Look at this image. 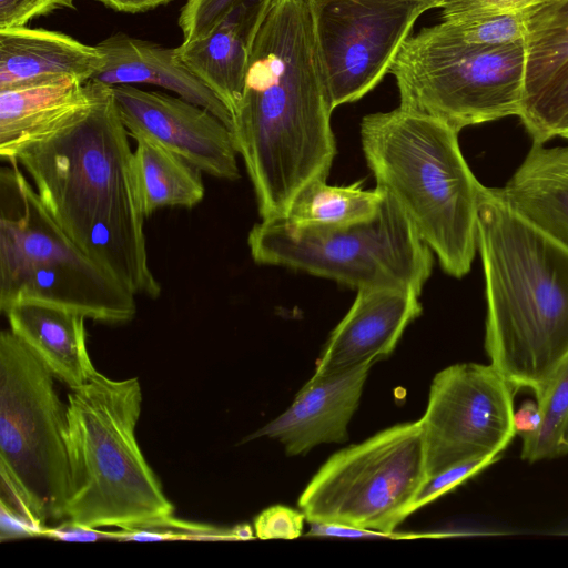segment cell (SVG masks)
<instances>
[{
    "label": "cell",
    "instance_id": "obj_3",
    "mask_svg": "<svg viewBox=\"0 0 568 568\" xmlns=\"http://www.w3.org/2000/svg\"><path fill=\"white\" fill-rule=\"evenodd\" d=\"M477 251L486 297L485 349L515 389L535 396L568 357V247L483 185Z\"/></svg>",
    "mask_w": 568,
    "mask_h": 568
},
{
    "label": "cell",
    "instance_id": "obj_1",
    "mask_svg": "<svg viewBox=\"0 0 568 568\" xmlns=\"http://www.w3.org/2000/svg\"><path fill=\"white\" fill-rule=\"evenodd\" d=\"M333 111L313 0H271L251 39L232 125L261 220L284 217L303 187L327 179Z\"/></svg>",
    "mask_w": 568,
    "mask_h": 568
},
{
    "label": "cell",
    "instance_id": "obj_11",
    "mask_svg": "<svg viewBox=\"0 0 568 568\" xmlns=\"http://www.w3.org/2000/svg\"><path fill=\"white\" fill-rule=\"evenodd\" d=\"M514 393L491 363L455 364L438 372L419 419L427 477L462 462L500 455L516 435Z\"/></svg>",
    "mask_w": 568,
    "mask_h": 568
},
{
    "label": "cell",
    "instance_id": "obj_38",
    "mask_svg": "<svg viewBox=\"0 0 568 568\" xmlns=\"http://www.w3.org/2000/svg\"><path fill=\"white\" fill-rule=\"evenodd\" d=\"M423 1L427 4H429L432 8H443L445 4H447L452 0H417Z\"/></svg>",
    "mask_w": 568,
    "mask_h": 568
},
{
    "label": "cell",
    "instance_id": "obj_34",
    "mask_svg": "<svg viewBox=\"0 0 568 568\" xmlns=\"http://www.w3.org/2000/svg\"><path fill=\"white\" fill-rule=\"evenodd\" d=\"M42 530L0 505V540L41 536Z\"/></svg>",
    "mask_w": 568,
    "mask_h": 568
},
{
    "label": "cell",
    "instance_id": "obj_35",
    "mask_svg": "<svg viewBox=\"0 0 568 568\" xmlns=\"http://www.w3.org/2000/svg\"><path fill=\"white\" fill-rule=\"evenodd\" d=\"M540 425V412L537 402L526 400L514 413L515 434L523 437L537 432Z\"/></svg>",
    "mask_w": 568,
    "mask_h": 568
},
{
    "label": "cell",
    "instance_id": "obj_40",
    "mask_svg": "<svg viewBox=\"0 0 568 568\" xmlns=\"http://www.w3.org/2000/svg\"><path fill=\"white\" fill-rule=\"evenodd\" d=\"M561 136L568 140V130H566V131L561 134Z\"/></svg>",
    "mask_w": 568,
    "mask_h": 568
},
{
    "label": "cell",
    "instance_id": "obj_9",
    "mask_svg": "<svg viewBox=\"0 0 568 568\" xmlns=\"http://www.w3.org/2000/svg\"><path fill=\"white\" fill-rule=\"evenodd\" d=\"M525 39L483 47L409 37L389 72L399 106L433 116L459 133L466 126L519 115Z\"/></svg>",
    "mask_w": 568,
    "mask_h": 568
},
{
    "label": "cell",
    "instance_id": "obj_15",
    "mask_svg": "<svg viewBox=\"0 0 568 568\" xmlns=\"http://www.w3.org/2000/svg\"><path fill=\"white\" fill-rule=\"evenodd\" d=\"M414 290L363 288L331 333L314 376L373 365L388 356L423 311Z\"/></svg>",
    "mask_w": 568,
    "mask_h": 568
},
{
    "label": "cell",
    "instance_id": "obj_27",
    "mask_svg": "<svg viewBox=\"0 0 568 568\" xmlns=\"http://www.w3.org/2000/svg\"><path fill=\"white\" fill-rule=\"evenodd\" d=\"M243 0H186L181 8L179 27L182 43L206 38Z\"/></svg>",
    "mask_w": 568,
    "mask_h": 568
},
{
    "label": "cell",
    "instance_id": "obj_37",
    "mask_svg": "<svg viewBox=\"0 0 568 568\" xmlns=\"http://www.w3.org/2000/svg\"><path fill=\"white\" fill-rule=\"evenodd\" d=\"M236 540H245L253 538V529L251 526L244 524L233 528Z\"/></svg>",
    "mask_w": 568,
    "mask_h": 568
},
{
    "label": "cell",
    "instance_id": "obj_10",
    "mask_svg": "<svg viewBox=\"0 0 568 568\" xmlns=\"http://www.w3.org/2000/svg\"><path fill=\"white\" fill-rule=\"evenodd\" d=\"M427 478L422 424L403 423L332 455L298 498L308 523L395 534Z\"/></svg>",
    "mask_w": 568,
    "mask_h": 568
},
{
    "label": "cell",
    "instance_id": "obj_16",
    "mask_svg": "<svg viewBox=\"0 0 568 568\" xmlns=\"http://www.w3.org/2000/svg\"><path fill=\"white\" fill-rule=\"evenodd\" d=\"M371 364L312 376L292 405L254 436L280 440L286 454L300 455L320 444L344 443L358 407Z\"/></svg>",
    "mask_w": 568,
    "mask_h": 568
},
{
    "label": "cell",
    "instance_id": "obj_22",
    "mask_svg": "<svg viewBox=\"0 0 568 568\" xmlns=\"http://www.w3.org/2000/svg\"><path fill=\"white\" fill-rule=\"evenodd\" d=\"M498 191L518 214L568 247V146L532 142Z\"/></svg>",
    "mask_w": 568,
    "mask_h": 568
},
{
    "label": "cell",
    "instance_id": "obj_5",
    "mask_svg": "<svg viewBox=\"0 0 568 568\" xmlns=\"http://www.w3.org/2000/svg\"><path fill=\"white\" fill-rule=\"evenodd\" d=\"M141 405L136 377L115 381L97 372L68 394L65 519L133 529L173 516L174 506L136 440Z\"/></svg>",
    "mask_w": 568,
    "mask_h": 568
},
{
    "label": "cell",
    "instance_id": "obj_8",
    "mask_svg": "<svg viewBox=\"0 0 568 568\" xmlns=\"http://www.w3.org/2000/svg\"><path fill=\"white\" fill-rule=\"evenodd\" d=\"M53 374L11 331L0 335V476L47 526L65 519L67 404Z\"/></svg>",
    "mask_w": 568,
    "mask_h": 568
},
{
    "label": "cell",
    "instance_id": "obj_23",
    "mask_svg": "<svg viewBox=\"0 0 568 568\" xmlns=\"http://www.w3.org/2000/svg\"><path fill=\"white\" fill-rule=\"evenodd\" d=\"M135 141L133 166L145 217L165 206L193 207L205 194L202 171L159 142Z\"/></svg>",
    "mask_w": 568,
    "mask_h": 568
},
{
    "label": "cell",
    "instance_id": "obj_6",
    "mask_svg": "<svg viewBox=\"0 0 568 568\" xmlns=\"http://www.w3.org/2000/svg\"><path fill=\"white\" fill-rule=\"evenodd\" d=\"M0 174V310L32 301L122 324L135 294L84 254L58 226L16 161Z\"/></svg>",
    "mask_w": 568,
    "mask_h": 568
},
{
    "label": "cell",
    "instance_id": "obj_7",
    "mask_svg": "<svg viewBox=\"0 0 568 568\" xmlns=\"http://www.w3.org/2000/svg\"><path fill=\"white\" fill-rule=\"evenodd\" d=\"M385 192V191H384ZM252 258L363 288L422 293L434 253L385 192L378 213L347 227H294L284 219L261 220L247 236Z\"/></svg>",
    "mask_w": 568,
    "mask_h": 568
},
{
    "label": "cell",
    "instance_id": "obj_14",
    "mask_svg": "<svg viewBox=\"0 0 568 568\" xmlns=\"http://www.w3.org/2000/svg\"><path fill=\"white\" fill-rule=\"evenodd\" d=\"M520 119L532 142L568 130V0L535 10L527 20Z\"/></svg>",
    "mask_w": 568,
    "mask_h": 568
},
{
    "label": "cell",
    "instance_id": "obj_30",
    "mask_svg": "<svg viewBox=\"0 0 568 568\" xmlns=\"http://www.w3.org/2000/svg\"><path fill=\"white\" fill-rule=\"evenodd\" d=\"M305 519L303 511L283 505L271 506L254 519V532L260 539H294L302 535Z\"/></svg>",
    "mask_w": 568,
    "mask_h": 568
},
{
    "label": "cell",
    "instance_id": "obj_26",
    "mask_svg": "<svg viewBox=\"0 0 568 568\" xmlns=\"http://www.w3.org/2000/svg\"><path fill=\"white\" fill-rule=\"evenodd\" d=\"M534 11L442 21L424 28L420 32L430 39L445 42L483 47L505 45L525 39L527 20Z\"/></svg>",
    "mask_w": 568,
    "mask_h": 568
},
{
    "label": "cell",
    "instance_id": "obj_4",
    "mask_svg": "<svg viewBox=\"0 0 568 568\" xmlns=\"http://www.w3.org/2000/svg\"><path fill=\"white\" fill-rule=\"evenodd\" d=\"M359 134L376 186L398 204L442 268L465 276L477 252L483 184L462 153L458 132L398 106L365 115Z\"/></svg>",
    "mask_w": 568,
    "mask_h": 568
},
{
    "label": "cell",
    "instance_id": "obj_12",
    "mask_svg": "<svg viewBox=\"0 0 568 568\" xmlns=\"http://www.w3.org/2000/svg\"><path fill=\"white\" fill-rule=\"evenodd\" d=\"M320 58L333 108L372 91L425 11L417 0H313Z\"/></svg>",
    "mask_w": 568,
    "mask_h": 568
},
{
    "label": "cell",
    "instance_id": "obj_17",
    "mask_svg": "<svg viewBox=\"0 0 568 568\" xmlns=\"http://www.w3.org/2000/svg\"><path fill=\"white\" fill-rule=\"evenodd\" d=\"M91 81L41 78L0 89V156L9 162L24 146L55 132L92 101Z\"/></svg>",
    "mask_w": 568,
    "mask_h": 568
},
{
    "label": "cell",
    "instance_id": "obj_39",
    "mask_svg": "<svg viewBox=\"0 0 568 568\" xmlns=\"http://www.w3.org/2000/svg\"><path fill=\"white\" fill-rule=\"evenodd\" d=\"M565 447H566V450L568 453V430H567V434H566V437H565Z\"/></svg>",
    "mask_w": 568,
    "mask_h": 568
},
{
    "label": "cell",
    "instance_id": "obj_20",
    "mask_svg": "<svg viewBox=\"0 0 568 568\" xmlns=\"http://www.w3.org/2000/svg\"><path fill=\"white\" fill-rule=\"evenodd\" d=\"M3 313L10 331L70 389L81 387L98 372L87 348L84 315L32 301L16 303Z\"/></svg>",
    "mask_w": 568,
    "mask_h": 568
},
{
    "label": "cell",
    "instance_id": "obj_29",
    "mask_svg": "<svg viewBox=\"0 0 568 568\" xmlns=\"http://www.w3.org/2000/svg\"><path fill=\"white\" fill-rule=\"evenodd\" d=\"M560 0H452L442 9V21H457L499 13L532 11Z\"/></svg>",
    "mask_w": 568,
    "mask_h": 568
},
{
    "label": "cell",
    "instance_id": "obj_24",
    "mask_svg": "<svg viewBox=\"0 0 568 568\" xmlns=\"http://www.w3.org/2000/svg\"><path fill=\"white\" fill-rule=\"evenodd\" d=\"M384 197L381 187L365 190L361 181L346 186L313 181L295 196L282 219L294 227H347L375 217Z\"/></svg>",
    "mask_w": 568,
    "mask_h": 568
},
{
    "label": "cell",
    "instance_id": "obj_18",
    "mask_svg": "<svg viewBox=\"0 0 568 568\" xmlns=\"http://www.w3.org/2000/svg\"><path fill=\"white\" fill-rule=\"evenodd\" d=\"M97 45L104 55V64L91 80L111 87L135 83L158 85L211 111L232 130L230 110L181 62L175 48H165L121 32Z\"/></svg>",
    "mask_w": 568,
    "mask_h": 568
},
{
    "label": "cell",
    "instance_id": "obj_25",
    "mask_svg": "<svg viewBox=\"0 0 568 568\" xmlns=\"http://www.w3.org/2000/svg\"><path fill=\"white\" fill-rule=\"evenodd\" d=\"M536 402L540 425L536 433L523 437L521 458L535 463L567 454L568 430V357L545 385Z\"/></svg>",
    "mask_w": 568,
    "mask_h": 568
},
{
    "label": "cell",
    "instance_id": "obj_31",
    "mask_svg": "<svg viewBox=\"0 0 568 568\" xmlns=\"http://www.w3.org/2000/svg\"><path fill=\"white\" fill-rule=\"evenodd\" d=\"M77 0H0V30L27 26L57 10L75 9Z\"/></svg>",
    "mask_w": 568,
    "mask_h": 568
},
{
    "label": "cell",
    "instance_id": "obj_33",
    "mask_svg": "<svg viewBox=\"0 0 568 568\" xmlns=\"http://www.w3.org/2000/svg\"><path fill=\"white\" fill-rule=\"evenodd\" d=\"M308 536H334L347 538L381 537V538H419L426 537L423 534H387L373 529L355 528L344 525L310 523Z\"/></svg>",
    "mask_w": 568,
    "mask_h": 568
},
{
    "label": "cell",
    "instance_id": "obj_36",
    "mask_svg": "<svg viewBox=\"0 0 568 568\" xmlns=\"http://www.w3.org/2000/svg\"><path fill=\"white\" fill-rule=\"evenodd\" d=\"M105 7L125 13H140L165 6L172 0H97Z\"/></svg>",
    "mask_w": 568,
    "mask_h": 568
},
{
    "label": "cell",
    "instance_id": "obj_21",
    "mask_svg": "<svg viewBox=\"0 0 568 568\" xmlns=\"http://www.w3.org/2000/svg\"><path fill=\"white\" fill-rule=\"evenodd\" d=\"M103 64L97 44L65 33L27 26L0 30V89L63 74L88 82Z\"/></svg>",
    "mask_w": 568,
    "mask_h": 568
},
{
    "label": "cell",
    "instance_id": "obj_32",
    "mask_svg": "<svg viewBox=\"0 0 568 568\" xmlns=\"http://www.w3.org/2000/svg\"><path fill=\"white\" fill-rule=\"evenodd\" d=\"M41 536L63 541H95L98 539H116L115 531H100L98 528L85 527L70 519L55 527H45Z\"/></svg>",
    "mask_w": 568,
    "mask_h": 568
},
{
    "label": "cell",
    "instance_id": "obj_19",
    "mask_svg": "<svg viewBox=\"0 0 568 568\" xmlns=\"http://www.w3.org/2000/svg\"><path fill=\"white\" fill-rule=\"evenodd\" d=\"M271 0H243L206 37L175 48L181 62L211 89L230 112L242 98L250 43Z\"/></svg>",
    "mask_w": 568,
    "mask_h": 568
},
{
    "label": "cell",
    "instance_id": "obj_2",
    "mask_svg": "<svg viewBox=\"0 0 568 568\" xmlns=\"http://www.w3.org/2000/svg\"><path fill=\"white\" fill-rule=\"evenodd\" d=\"M90 81L89 106L11 161L23 168L47 212L84 254L135 295L155 298L161 284L149 262L130 135L113 87Z\"/></svg>",
    "mask_w": 568,
    "mask_h": 568
},
{
    "label": "cell",
    "instance_id": "obj_28",
    "mask_svg": "<svg viewBox=\"0 0 568 568\" xmlns=\"http://www.w3.org/2000/svg\"><path fill=\"white\" fill-rule=\"evenodd\" d=\"M500 455L473 458L427 477L413 501L412 511L426 506L499 460Z\"/></svg>",
    "mask_w": 568,
    "mask_h": 568
},
{
    "label": "cell",
    "instance_id": "obj_13",
    "mask_svg": "<svg viewBox=\"0 0 568 568\" xmlns=\"http://www.w3.org/2000/svg\"><path fill=\"white\" fill-rule=\"evenodd\" d=\"M113 91L130 136H148L211 176L240 178L232 130L211 111L181 97L131 84L114 85Z\"/></svg>",
    "mask_w": 568,
    "mask_h": 568
}]
</instances>
